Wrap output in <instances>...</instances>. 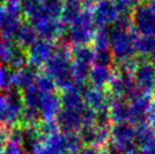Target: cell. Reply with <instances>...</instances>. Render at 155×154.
Masks as SVG:
<instances>
[{
    "instance_id": "31",
    "label": "cell",
    "mask_w": 155,
    "mask_h": 154,
    "mask_svg": "<svg viewBox=\"0 0 155 154\" xmlns=\"http://www.w3.org/2000/svg\"><path fill=\"white\" fill-rule=\"evenodd\" d=\"M16 44L13 40H6V39H0V64L8 66L11 57L13 55Z\"/></svg>"
},
{
    "instance_id": "43",
    "label": "cell",
    "mask_w": 155,
    "mask_h": 154,
    "mask_svg": "<svg viewBox=\"0 0 155 154\" xmlns=\"http://www.w3.org/2000/svg\"><path fill=\"white\" fill-rule=\"evenodd\" d=\"M97 1V0H80V2H81L82 4H84V5H92V4H94L95 2Z\"/></svg>"
},
{
    "instance_id": "13",
    "label": "cell",
    "mask_w": 155,
    "mask_h": 154,
    "mask_svg": "<svg viewBox=\"0 0 155 154\" xmlns=\"http://www.w3.org/2000/svg\"><path fill=\"white\" fill-rule=\"evenodd\" d=\"M81 109L74 110L61 108V110L55 119L58 128H59V131H61V133H73V132L81 129V127L84 126L81 118Z\"/></svg>"
},
{
    "instance_id": "33",
    "label": "cell",
    "mask_w": 155,
    "mask_h": 154,
    "mask_svg": "<svg viewBox=\"0 0 155 154\" xmlns=\"http://www.w3.org/2000/svg\"><path fill=\"white\" fill-rule=\"evenodd\" d=\"M112 2L121 16H127L134 12L135 8L139 5L140 0H112Z\"/></svg>"
},
{
    "instance_id": "14",
    "label": "cell",
    "mask_w": 155,
    "mask_h": 154,
    "mask_svg": "<svg viewBox=\"0 0 155 154\" xmlns=\"http://www.w3.org/2000/svg\"><path fill=\"white\" fill-rule=\"evenodd\" d=\"M61 99L60 95L55 92H51L45 94L42 97V100L39 106V112L42 120H54L56 116L61 110Z\"/></svg>"
},
{
    "instance_id": "42",
    "label": "cell",
    "mask_w": 155,
    "mask_h": 154,
    "mask_svg": "<svg viewBox=\"0 0 155 154\" xmlns=\"http://www.w3.org/2000/svg\"><path fill=\"white\" fill-rule=\"evenodd\" d=\"M6 10L3 8V6H1L0 5V28H1V25H2V23H3V21H4V19H5V17H6Z\"/></svg>"
},
{
    "instance_id": "5",
    "label": "cell",
    "mask_w": 155,
    "mask_h": 154,
    "mask_svg": "<svg viewBox=\"0 0 155 154\" xmlns=\"http://www.w3.org/2000/svg\"><path fill=\"white\" fill-rule=\"evenodd\" d=\"M23 108L22 93L15 88L6 91L5 100L0 106V128H14L19 123Z\"/></svg>"
},
{
    "instance_id": "27",
    "label": "cell",
    "mask_w": 155,
    "mask_h": 154,
    "mask_svg": "<svg viewBox=\"0 0 155 154\" xmlns=\"http://www.w3.org/2000/svg\"><path fill=\"white\" fill-rule=\"evenodd\" d=\"M21 93H22V100L25 107L39 109V106H40L42 97L45 94L35 84H33L30 88L25 89Z\"/></svg>"
},
{
    "instance_id": "6",
    "label": "cell",
    "mask_w": 155,
    "mask_h": 154,
    "mask_svg": "<svg viewBox=\"0 0 155 154\" xmlns=\"http://www.w3.org/2000/svg\"><path fill=\"white\" fill-rule=\"evenodd\" d=\"M132 23L138 35L155 36V8L149 2L139 4L133 12Z\"/></svg>"
},
{
    "instance_id": "15",
    "label": "cell",
    "mask_w": 155,
    "mask_h": 154,
    "mask_svg": "<svg viewBox=\"0 0 155 154\" xmlns=\"http://www.w3.org/2000/svg\"><path fill=\"white\" fill-rule=\"evenodd\" d=\"M84 84H74L73 86L68 88L67 90L62 91V94L60 95L62 108L79 110L84 107V100L82 91H84Z\"/></svg>"
},
{
    "instance_id": "30",
    "label": "cell",
    "mask_w": 155,
    "mask_h": 154,
    "mask_svg": "<svg viewBox=\"0 0 155 154\" xmlns=\"http://www.w3.org/2000/svg\"><path fill=\"white\" fill-rule=\"evenodd\" d=\"M94 51H104L110 50V33L106 29H99L95 32L92 40Z\"/></svg>"
},
{
    "instance_id": "35",
    "label": "cell",
    "mask_w": 155,
    "mask_h": 154,
    "mask_svg": "<svg viewBox=\"0 0 155 154\" xmlns=\"http://www.w3.org/2000/svg\"><path fill=\"white\" fill-rule=\"evenodd\" d=\"M13 88V72L0 64V90H10Z\"/></svg>"
},
{
    "instance_id": "28",
    "label": "cell",
    "mask_w": 155,
    "mask_h": 154,
    "mask_svg": "<svg viewBox=\"0 0 155 154\" xmlns=\"http://www.w3.org/2000/svg\"><path fill=\"white\" fill-rule=\"evenodd\" d=\"M135 51L139 55L149 57L153 52H155V36L136 35Z\"/></svg>"
},
{
    "instance_id": "23",
    "label": "cell",
    "mask_w": 155,
    "mask_h": 154,
    "mask_svg": "<svg viewBox=\"0 0 155 154\" xmlns=\"http://www.w3.org/2000/svg\"><path fill=\"white\" fill-rule=\"evenodd\" d=\"M22 21L20 20V16L18 15L6 14V17L0 28V34L2 39L6 40H14L17 31L19 30Z\"/></svg>"
},
{
    "instance_id": "4",
    "label": "cell",
    "mask_w": 155,
    "mask_h": 154,
    "mask_svg": "<svg viewBox=\"0 0 155 154\" xmlns=\"http://www.w3.org/2000/svg\"><path fill=\"white\" fill-rule=\"evenodd\" d=\"M95 23L93 20L92 12L82 11L81 14L70 25L67 33L69 42L75 45H88L92 42L95 35Z\"/></svg>"
},
{
    "instance_id": "18",
    "label": "cell",
    "mask_w": 155,
    "mask_h": 154,
    "mask_svg": "<svg viewBox=\"0 0 155 154\" xmlns=\"http://www.w3.org/2000/svg\"><path fill=\"white\" fill-rule=\"evenodd\" d=\"M114 73L112 72L110 67L96 66L94 64L89 73V81L92 84V87L99 89H104V87L109 86L112 80Z\"/></svg>"
},
{
    "instance_id": "29",
    "label": "cell",
    "mask_w": 155,
    "mask_h": 154,
    "mask_svg": "<svg viewBox=\"0 0 155 154\" xmlns=\"http://www.w3.org/2000/svg\"><path fill=\"white\" fill-rule=\"evenodd\" d=\"M41 10L50 19H60L63 8V0H40Z\"/></svg>"
},
{
    "instance_id": "25",
    "label": "cell",
    "mask_w": 155,
    "mask_h": 154,
    "mask_svg": "<svg viewBox=\"0 0 155 154\" xmlns=\"http://www.w3.org/2000/svg\"><path fill=\"white\" fill-rule=\"evenodd\" d=\"M20 127L38 128L41 123V115L38 109L25 107L19 119Z\"/></svg>"
},
{
    "instance_id": "34",
    "label": "cell",
    "mask_w": 155,
    "mask_h": 154,
    "mask_svg": "<svg viewBox=\"0 0 155 154\" xmlns=\"http://www.w3.org/2000/svg\"><path fill=\"white\" fill-rule=\"evenodd\" d=\"M63 135H64L67 152H78V151H80L82 142L79 137V134H77L76 132H73V133H65Z\"/></svg>"
},
{
    "instance_id": "36",
    "label": "cell",
    "mask_w": 155,
    "mask_h": 154,
    "mask_svg": "<svg viewBox=\"0 0 155 154\" xmlns=\"http://www.w3.org/2000/svg\"><path fill=\"white\" fill-rule=\"evenodd\" d=\"M114 61L112 53L110 50H104V51H95L94 56V64L96 66H104L110 67Z\"/></svg>"
},
{
    "instance_id": "32",
    "label": "cell",
    "mask_w": 155,
    "mask_h": 154,
    "mask_svg": "<svg viewBox=\"0 0 155 154\" xmlns=\"http://www.w3.org/2000/svg\"><path fill=\"white\" fill-rule=\"evenodd\" d=\"M34 84L43 94H48V93L55 92L56 91V84L54 82V80L45 73V74H38Z\"/></svg>"
},
{
    "instance_id": "39",
    "label": "cell",
    "mask_w": 155,
    "mask_h": 154,
    "mask_svg": "<svg viewBox=\"0 0 155 154\" xmlns=\"http://www.w3.org/2000/svg\"><path fill=\"white\" fill-rule=\"evenodd\" d=\"M2 154H25V148L20 143L8 140Z\"/></svg>"
},
{
    "instance_id": "17",
    "label": "cell",
    "mask_w": 155,
    "mask_h": 154,
    "mask_svg": "<svg viewBox=\"0 0 155 154\" xmlns=\"http://www.w3.org/2000/svg\"><path fill=\"white\" fill-rule=\"evenodd\" d=\"M38 69H35L28 64L27 67L20 70L13 72V88L17 89L21 92L25 89L30 88L35 84L37 76H38Z\"/></svg>"
},
{
    "instance_id": "21",
    "label": "cell",
    "mask_w": 155,
    "mask_h": 154,
    "mask_svg": "<svg viewBox=\"0 0 155 154\" xmlns=\"http://www.w3.org/2000/svg\"><path fill=\"white\" fill-rule=\"evenodd\" d=\"M82 3L80 0H63L60 22L63 25H71L75 19L81 14Z\"/></svg>"
},
{
    "instance_id": "40",
    "label": "cell",
    "mask_w": 155,
    "mask_h": 154,
    "mask_svg": "<svg viewBox=\"0 0 155 154\" xmlns=\"http://www.w3.org/2000/svg\"><path fill=\"white\" fill-rule=\"evenodd\" d=\"M10 131L11 129L6 128H0V154L3 153L8 140L10 139Z\"/></svg>"
},
{
    "instance_id": "1",
    "label": "cell",
    "mask_w": 155,
    "mask_h": 154,
    "mask_svg": "<svg viewBox=\"0 0 155 154\" xmlns=\"http://www.w3.org/2000/svg\"><path fill=\"white\" fill-rule=\"evenodd\" d=\"M45 74L54 80L56 88L62 91L75 84L72 74L71 52L68 49L67 41L60 39V42L55 47L53 55L45 64Z\"/></svg>"
},
{
    "instance_id": "46",
    "label": "cell",
    "mask_w": 155,
    "mask_h": 154,
    "mask_svg": "<svg viewBox=\"0 0 155 154\" xmlns=\"http://www.w3.org/2000/svg\"><path fill=\"white\" fill-rule=\"evenodd\" d=\"M0 39H1V34H0Z\"/></svg>"
},
{
    "instance_id": "16",
    "label": "cell",
    "mask_w": 155,
    "mask_h": 154,
    "mask_svg": "<svg viewBox=\"0 0 155 154\" xmlns=\"http://www.w3.org/2000/svg\"><path fill=\"white\" fill-rule=\"evenodd\" d=\"M34 28L40 39H45L48 41H52L58 37L60 38L64 31V25L60 21L50 18L45 19Z\"/></svg>"
},
{
    "instance_id": "26",
    "label": "cell",
    "mask_w": 155,
    "mask_h": 154,
    "mask_svg": "<svg viewBox=\"0 0 155 154\" xmlns=\"http://www.w3.org/2000/svg\"><path fill=\"white\" fill-rule=\"evenodd\" d=\"M28 64H29L28 52L25 51V49H22L21 47H19L16 43V48H15L12 57H11L10 61H8L6 67H8L12 72H16V71L27 67Z\"/></svg>"
},
{
    "instance_id": "9",
    "label": "cell",
    "mask_w": 155,
    "mask_h": 154,
    "mask_svg": "<svg viewBox=\"0 0 155 154\" xmlns=\"http://www.w3.org/2000/svg\"><path fill=\"white\" fill-rule=\"evenodd\" d=\"M92 16L95 27L106 29L116 23L119 18V13L112 0H97L94 4Z\"/></svg>"
},
{
    "instance_id": "45",
    "label": "cell",
    "mask_w": 155,
    "mask_h": 154,
    "mask_svg": "<svg viewBox=\"0 0 155 154\" xmlns=\"http://www.w3.org/2000/svg\"><path fill=\"white\" fill-rule=\"evenodd\" d=\"M64 154H79V152H65Z\"/></svg>"
},
{
    "instance_id": "3",
    "label": "cell",
    "mask_w": 155,
    "mask_h": 154,
    "mask_svg": "<svg viewBox=\"0 0 155 154\" xmlns=\"http://www.w3.org/2000/svg\"><path fill=\"white\" fill-rule=\"evenodd\" d=\"M109 142L110 154H129L137 147L136 130L132 125H128L126 123L115 125L111 129Z\"/></svg>"
},
{
    "instance_id": "8",
    "label": "cell",
    "mask_w": 155,
    "mask_h": 154,
    "mask_svg": "<svg viewBox=\"0 0 155 154\" xmlns=\"http://www.w3.org/2000/svg\"><path fill=\"white\" fill-rule=\"evenodd\" d=\"M109 87H110V94L113 97L124 99L127 101H130L139 94L133 75L119 72L115 73Z\"/></svg>"
},
{
    "instance_id": "47",
    "label": "cell",
    "mask_w": 155,
    "mask_h": 154,
    "mask_svg": "<svg viewBox=\"0 0 155 154\" xmlns=\"http://www.w3.org/2000/svg\"><path fill=\"white\" fill-rule=\"evenodd\" d=\"M32 154H38V153H32Z\"/></svg>"
},
{
    "instance_id": "44",
    "label": "cell",
    "mask_w": 155,
    "mask_h": 154,
    "mask_svg": "<svg viewBox=\"0 0 155 154\" xmlns=\"http://www.w3.org/2000/svg\"><path fill=\"white\" fill-rule=\"evenodd\" d=\"M152 114L155 115V103H153V106H152Z\"/></svg>"
},
{
    "instance_id": "19",
    "label": "cell",
    "mask_w": 155,
    "mask_h": 154,
    "mask_svg": "<svg viewBox=\"0 0 155 154\" xmlns=\"http://www.w3.org/2000/svg\"><path fill=\"white\" fill-rule=\"evenodd\" d=\"M109 115L111 123H114L115 125L129 121V103H127V100L113 97L109 108Z\"/></svg>"
},
{
    "instance_id": "38",
    "label": "cell",
    "mask_w": 155,
    "mask_h": 154,
    "mask_svg": "<svg viewBox=\"0 0 155 154\" xmlns=\"http://www.w3.org/2000/svg\"><path fill=\"white\" fill-rule=\"evenodd\" d=\"M39 130L45 137H49V136L54 135L59 132V128H58L55 119L54 120H42L39 126Z\"/></svg>"
},
{
    "instance_id": "41",
    "label": "cell",
    "mask_w": 155,
    "mask_h": 154,
    "mask_svg": "<svg viewBox=\"0 0 155 154\" xmlns=\"http://www.w3.org/2000/svg\"><path fill=\"white\" fill-rule=\"evenodd\" d=\"M98 153H99V150L96 147H92V146H86L80 149L79 151V154H98Z\"/></svg>"
},
{
    "instance_id": "22",
    "label": "cell",
    "mask_w": 155,
    "mask_h": 154,
    "mask_svg": "<svg viewBox=\"0 0 155 154\" xmlns=\"http://www.w3.org/2000/svg\"><path fill=\"white\" fill-rule=\"evenodd\" d=\"M37 32L30 22H22L19 30L17 31L14 40L22 49H29L37 40Z\"/></svg>"
},
{
    "instance_id": "37",
    "label": "cell",
    "mask_w": 155,
    "mask_h": 154,
    "mask_svg": "<svg viewBox=\"0 0 155 154\" xmlns=\"http://www.w3.org/2000/svg\"><path fill=\"white\" fill-rule=\"evenodd\" d=\"M40 1L39 0H21L20 8L23 15L29 18L33 14L40 10Z\"/></svg>"
},
{
    "instance_id": "24",
    "label": "cell",
    "mask_w": 155,
    "mask_h": 154,
    "mask_svg": "<svg viewBox=\"0 0 155 154\" xmlns=\"http://www.w3.org/2000/svg\"><path fill=\"white\" fill-rule=\"evenodd\" d=\"M95 51L90 45H75L71 51L72 61L92 66L94 64Z\"/></svg>"
},
{
    "instance_id": "20",
    "label": "cell",
    "mask_w": 155,
    "mask_h": 154,
    "mask_svg": "<svg viewBox=\"0 0 155 154\" xmlns=\"http://www.w3.org/2000/svg\"><path fill=\"white\" fill-rule=\"evenodd\" d=\"M67 152L64 143V135L62 133H56L47 137L38 154H64Z\"/></svg>"
},
{
    "instance_id": "10",
    "label": "cell",
    "mask_w": 155,
    "mask_h": 154,
    "mask_svg": "<svg viewBox=\"0 0 155 154\" xmlns=\"http://www.w3.org/2000/svg\"><path fill=\"white\" fill-rule=\"evenodd\" d=\"M133 78L140 94L150 96L155 92V66L150 61L138 62Z\"/></svg>"
},
{
    "instance_id": "2",
    "label": "cell",
    "mask_w": 155,
    "mask_h": 154,
    "mask_svg": "<svg viewBox=\"0 0 155 154\" xmlns=\"http://www.w3.org/2000/svg\"><path fill=\"white\" fill-rule=\"evenodd\" d=\"M110 33V51L114 57V61L120 62L134 58L135 51V35L131 29H124L114 25Z\"/></svg>"
},
{
    "instance_id": "12",
    "label": "cell",
    "mask_w": 155,
    "mask_h": 154,
    "mask_svg": "<svg viewBox=\"0 0 155 154\" xmlns=\"http://www.w3.org/2000/svg\"><path fill=\"white\" fill-rule=\"evenodd\" d=\"M54 51H55V45H53L52 41L37 39L28 49V58H29L28 64L35 69H39L53 55Z\"/></svg>"
},
{
    "instance_id": "7",
    "label": "cell",
    "mask_w": 155,
    "mask_h": 154,
    "mask_svg": "<svg viewBox=\"0 0 155 154\" xmlns=\"http://www.w3.org/2000/svg\"><path fill=\"white\" fill-rule=\"evenodd\" d=\"M152 103L150 96L139 93L129 103V121L133 127L148 125L152 113Z\"/></svg>"
},
{
    "instance_id": "11",
    "label": "cell",
    "mask_w": 155,
    "mask_h": 154,
    "mask_svg": "<svg viewBox=\"0 0 155 154\" xmlns=\"http://www.w3.org/2000/svg\"><path fill=\"white\" fill-rule=\"evenodd\" d=\"M84 105L93 109L95 112L109 111V108L112 103V95L104 89L95 88V87L84 86Z\"/></svg>"
}]
</instances>
